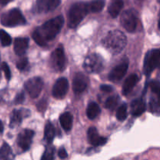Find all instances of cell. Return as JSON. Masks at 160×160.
Instances as JSON below:
<instances>
[{
    "label": "cell",
    "mask_w": 160,
    "mask_h": 160,
    "mask_svg": "<svg viewBox=\"0 0 160 160\" xmlns=\"http://www.w3.org/2000/svg\"><path fill=\"white\" fill-rule=\"evenodd\" d=\"M104 62L101 56L92 54L88 56L84 62V68L88 73H100L103 70Z\"/></svg>",
    "instance_id": "8992f818"
},
{
    "label": "cell",
    "mask_w": 160,
    "mask_h": 160,
    "mask_svg": "<svg viewBox=\"0 0 160 160\" xmlns=\"http://www.w3.org/2000/svg\"><path fill=\"white\" fill-rule=\"evenodd\" d=\"M34 132L31 130H23L17 137V145L23 151H28L32 144Z\"/></svg>",
    "instance_id": "9c48e42d"
},
{
    "label": "cell",
    "mask_w": 160,
    "mask_h": 160,
    "mask_svg": "<svg viewBox=\"0 0 160 160\" xmlns=\"http://www.w3.org/2000/svg\"><path fill=\"white\" fill-rule=\"evenodd\" d=\"M138 81V77L137 75H130V76L127 78L126 81H124V83H123V89H122L123 95H127L128 94H129L130 92L132 91V89L134 88Z\"/></svg>",
    "instance_id": "d6986e66"
},
{
    "label": "cell",
    "mask_w": 160,
    "mask_h": 160,
    "mask_svg": "<svg viewBox=\"0 0 160 160\" xmlns=\"http://www.w3.org/2000/svg\"><path fill=\"white\" fill-rule=\"evenodd\" d=\"M160 67V49H152L146 54L144 62V72L148 75Z\"/></svg>",
    "instance_id": "5b68a950"
},
{
    "label": "cell",
    "mask_w": 160,
    "mask_h": 160,
    "mask_svg": "<svg viewBox=\"0 0 160 160\" xmlns=\"http://www.w3.org/2000/svg\"><path fill=\"white\" fill-rule=\"evenodd\" d=\"M120 23L122 26L128 31L133 32L136 30L138 25V19L135 13L132 10L124 11L120 17Z\"/></svg>",
    "instance_id": "ba28073f"
},
{
    "label": "cell",
    "mask_w": 160,
    "mask_h": 160,
    "mask_svg": "<svg viewBox=\"0 0 160 160\" xmlns=\"http://www.w3.org/2000/svg\"><path fill=\"white\" fill-rule=\"evenodd\" d=\"M43 81L41 78L35 77L29 79L24 84V88L28 95L32 98H36L39 96L43 88Z\"/></svg>",
    "instance_id": "52a82bcc"
},
{
    "label": "cell",
    "mask_w": 160,
    "mask_h": 160,
    "mask_svg": "<svg viewBox=\"0 0 160 160\" xmlns=\"http://www.w3.org/2000/svg\"><path fill=\"white\" fill-rule=\"evenodd\" d=\"M3 128H3V124H2V123L1 120H0V134L2 133Z\"/></svg>",
    "instance_id": "f35d334b"
},
{
    "label": "cell",
    "mask_w": 160,
    "mask_h": 160,
    "mask_svg": "<svg viewBox=\"0 0 160 160\" xmlns=\"http://www.w3.org/2000/svg\"><path fill=\"white\" fill-rule=\"evenodd\" d=\"M64 23V19L62 16H58L45 22L38 31L42 35L45 42L52 40L59 33Z\"/></svg>",
    "instance_id": "7a4b0ae2"
},
{
    "label": "cell",
    "mask_w": 160,
    "mask_h": 160,
    "mask_svg": "<svg viewBox=\"0 0 160 160\" xmlns=\"http://www.w3.org/2000/svg\"><path fill=\"white\" fill-rule=\"evenodd\" d=\"M0 22L3 26L11 28L24 24L26 20L18 9H12L2 14Z\"/></svg>",
    "instance_id": "277c9868"
},
{
    "label": "cell",
    "mask_w": 160,
    "mask_h": 160,
    "mask_svg": "<svg viewBox=\"0 0 160 160\" xmlns=\"http://www.w3.org/2000/svg\"><path fill=\"white\" fill-rule=\"evenodd\" d=\"M56 136V130L51 123L48 122L45 128V139L48 143H51Z\"/></svg>",
    "instance_id": "cb8c5ba5"
},
{
    "label": "cell",
    "mask_w": 160,
    "mask_h": 160,
    "mask_svg": "<svg viewBox=\"0 0 160 160\" xmlns=\"http://www.w3.org/2000/svg\"><path fill=\"white\" fill-rule=\"evenodd\" d=\"M60 2L61 0H37L36 6L38 12H46L56 9Z\"/></svg>",
    "instance_id": "4fadbf2b"
},
{
    "label": "cell",
    "mask_w": 160,
    "mask_h": 160,
    "mask_svg": "<svg viewBox=\"0 0 160 160\" xmlns=\"http://www.w3.org/2000/svg\"><path fill=\"white\" fill-rule=\"evenodd\" d=\"M128 117V107L126 105H122L117 111V118L120 121H123Z\"/></svg>",
    "instance_id": "83f0119b"
},
{
    "label": "cell",
    "mask_w": 160,
    "mask_h": 160,
    "mask_svg": "<svg viewBox=\"0 0 160 160\" xmlns=\"http://www.w3.org/2000/svg\"><path fill=\"white\" fill-rule=\"evenodd\" d=\"M158 2L160 3V0H158Z\"/></svg>",
    "instance_id": "60d3db41"
},
{
    "label": "cell",
    "mask_w": 160,
    "mask_h": 160,
    "mask_svg": "<svg viewBox=\"0 0 160 160\" xmlns=\"http://www.w3.org/2000/svg\"><path fill=\"white\" fill-rule=\"evenodd\" d=\"M87 78L83 73H78L73 78V89L76 93L83 92L87 88Z\"/></svg>",
    "instance_id": "9a60e30c"
},
{
    "label": "cell",
    "mask_w": 160,
    "mask_h": 160,
    "mask_svg": "<svg viewBox=\"0 0 160 160\" xmlns=\"http://www.w3.org/2000/svg\"><path fill=\"white\" fill-rule=\"evenodd\" d=\"M89 11L93 12H100L103 9L105 6L104 0H92L89 3H88Z\"/></svg>",
    "instance_id": "d4e9b609"
},
{
    "label": "cell",
    "mask_w": 160,
    "mask_h": 160,
    "mask_svg": "<svg viewBox=\"0 0 160 160\" xmlns=\"http://www.w3.org/2000/svg\"><path fill=\"white\" fill-rule=\"evenodd\" d=\"M21 112L20 110H13L10 117V121H9V127L11 128H14L18 127L22 121Z\"/></svg>",
    "instance_id": "603a6c76"
},
{
    "label": "cell",
    "mask_w": 160,
    "mask_h": 160,
    "mask_svg": "<svg viewBox=\"0 0 160 160\" xmlns=\"http://www.w3.org/2000/svg\"><path fill=\"white\" fill-rule=\"evenodd\" d=\"M52 62L53 66L57 70H62L64 69L66 63V57L65 53H64L63 48L62 46H59L52 56Z\"/></svg>",
    "instance_id": "8fae6325"
},
{
    "label": "cell",
    "mask_w": 160,
    "mask_h": 160,
    "mask_svg": "<svg viewBox=\"0 0 160 160\" xmlns=\"http://www.w3.org/2000/svg\"><path fill=\"white\" fill-rule=\"evenodd\" d=\"M29 40L26 38H18L14 42V52L17 56H23L26 52Z\"/></svg>",
    "instance_id": "2e32d148"
},
{
    "label": "cell",
    "mask_w": 160,
    "mask_h": 160,
    "mask_svg": "<svg viewBox=\"0 0 160 160\" xmlns=\"http://www.w3.org/2000/svg\"><path fill=\"white\" fill-rule=\"evenodd\" d=\"M100 90L103 92H107V93H109V92H112V88L111 87L110 85H106V84H102V85H101V87H100Z\"/></svg>",
    "instance_id": "d590c367"
},
{
    "label": "cell",
    "mask_w": 160,
    "mask_h": 160,
    "mask_svg": "<svg viewBox=\"0 0 160 160\" xmlns=\"http://www.w3.org/2000/svg\"><path fill=\"white\" fill-rule=\"evenodd\" d=\"M23 101H24V95L21 92V93L18 94L17 95V97L15 98V102L17 104H19V103H22Z\"/></svg>",
    "instance_id": "e575fe53"
},
{
    "label": "cell",
    "mask_w": 160,
    "mask_h": 160,
    "mask_svg": "<svg viewBox=\"0 0 160 160\" xmlns=\"http://www.w3.org/2000/svg\"><path fill=\"white\" fill-rule=\"evenodd\" d=\"M88 142L94 147H98L104 145L107 142V139L104 137H102L98 134L96 128L92 127L88 131Z\"/></svg>",
    "instance_id": "7c38bea8"
},
{
    "label": "cell",
    "mask_w": 160,
    "mask_h": 160,
    "mask_svg": "<svg viewBox=\"0 0 160 160\" xmlns=\"http://www.w3.org/2000/svg\"><path fill=\"white\" fill-rule=\"evenodd\" d=\"M102 44L112 54L120 53L125 48L127 38L123 32L120 31H110L102 41Z\"/></svg>",
    "instance_id": "6da1fadb"
},
{
    "label": "cell",
    "mask_w": 160,
    "mask_h": 160,
    "mask_svg": "<svg viewBox=\"0 0 160 160\" xmlns=\"http://www.w3.org/2000/svg\"><path fill=\"white\" fill-rule=\"evenodd\" d=\"M123 6V0H112L111 2L109 3V6L108 7V12L109 15L115 18L120 14V11L122 10Z\"/></svg>",
    "instance_id": "ac0fdd59"
},
{
    "label": "cell",
    "mask_w": 160,
    "mask_h": 160,
    "mask_svg": "<svg viewBox=\"0 0 160 160\" xmlns=\"http://www.w3.org/2000/svg\"><path fill=\"white\" fill-rule=\"evenodd\" d=\"M61 127L65 131H70L73 125V116L70 112H64L59 118Z\"/></svg>",
    "instance_id": "ffe728a7"
},
{
    "label": "cell",
    "mask_w": 160,
    "mask_h": 160,
    "mask_svg": "<svg viewBox=\"0 0 160 160\" xmlns=\"http://www.w3.org/2000/svg\"><path fill=\"white\" fill-rule=\"evenodd\" d=\"M46 105H47L46 102L44 101V100H42V101H41L37 105V107H38V110H40V111L45 110V108H46Z\"/></svg>",
    "instance_id": "8d00e7d4"
},
{
    "label": "cell",
    "mask_w": 160,
    "mask_h": 160,
    "mask_svg": "<svg viewBox=\"0 0 160 160\" xmlns=\"http://www.w3.org/2000/svg\"><path fill=\"white\" fill-rule=\"evenodd\" d=\"M88 12V3L77 2L73 4L68 12V26L70 28H76Z\"/></svg>",
    "instance_id": "3957f363"
},
{
    "label": "cell",
    "mask_w": 160,
    "mask_h": 160,
    "mask_svg": "<svg viewBox=\"0 0 160 160\" xmlns=\"http://www.w3.org/2000/svg\"><path fill=\"white\" fill-rule=\"evenodd\" d=\"M32 38L33 39H34V42H35L38 45H40V46H45V45H46V42H45V40H44L43 38H42V35H41L40 33L38 32V31L37 29L33 32Z\"/></svg>",
    "instance_id": "4dcf8cb0"
},
{
    "label": "cell",
    "mask_w": 160,
    "mask_h": 160,
    "mask_svg": "<svg viewBox=\"0 0 160 160\" xmlns=\"http://www.w3.org/2000/svg\"><path fill=\"white\" fill-rule=\"evenodd\" d=\"M100 114V108L96 102L89 103L87 108V116L90 120H94Z\"/></svg>",
    "instance_id": "7402d4cb"
},
{
    "label": "cell",
    "mask_w": 160,
    "mask_h": 160,
    "mask_svg": "<svg viewBox=\"0 0 160 160\" xmlns=\"http://www.w3.org/2000/svg\"><path fill=\"white\" fill-rule=\"evenodd\" d=\"M149 87L152 92L157 96L158 104L160 106V82L158 81H153L150 82Z\"/></svg>",
    "instance_id": "4316f807"
},
{
    "label": "cell",
    "mask_w": 160,
    "mask_h": 160,
    "mask_svg": "<svg viewBox=\"0 0 160 160\" xmlns=\"http://www.w3.org/2000/svg\"><path fill=\"white\" fill-rule=\"evenodd\" d=\"M28 58L23 57V58H21L20 59H19L18 62H17V67L18 70H23L26 68L27 66H28Z\"/></svg>",
    "instance_id": "1f68e13d"
},
{
    "label": "cell",
    "mask_w": 160,
    "mask_h": 160,
    "mask_svg": "<svg viewBox=\"0 0 160 160\" xmlns=\"http://www.w3.org/2000/svg\"><path fill=\"white\" fill-rule=\"evenodd\" d=\"M14 155L11 147L4 142L0 148V160H12Z\"/></svg>",
    "instance_id": "44dd1931"
},
{
    "label": "cell",
    "mask_w": 160,
    "mask_h": 160,
    "mask_svg": "<svg viewBox=\"0 0 160 160\" xmlns=\"http://www.w3.org/2000/svg\"><path fill=\"white\" fill-rule=\"evenodd\" d=\"M145 109H146V105L142 98H138L131 102V113L134 117H139L143 114L145 112Z\"/></svg>",
    "instance_id": "e0dca14e"
},
{
    "label": "cell",
    "mask_w": 160,
    "mask_h": 160,
    "mask_svg": "<svg viewBox=\"0 0 160 160\" xmlns=\"http://www.w3.org/2000/svg\"><path fill=\"white\" fill-rule=\"evenodd\" d=\"M159 28L160 29V19H159Z\"/></svg>",
    "instance_id": "ab89813d"
},
{
    "label": "cell",
    "mask_w": 160,
    "mask_h": 160,
    "mask_svg": "<svg viewBox=\"0 0 160 160\" xmlns=\"http://www.w3.org/2000/svg\"><path fill=\"white\" fill-rule=\"evenodd\" d=\"M68 88L69 83L67 78H59L53 86L52 95L56 98H62L67 95Z\"/></svg>",
    "instance_id": "30bf717a"
},
{
    "label": "cell",
    "mask_w": 160,
    "mask_h": 160,
    "mask_svg": "<svg viewBox=\"0 0 160 160\" xmlns=\"http://www.w3.org/2000/svg\"><path fill=\"white\" fill-rule=\"evenodd\" d=\"M2 71L4 72L5 73V77H6V80L7 81H9L11 78V72H10V69H9V66L6 62H3L2 65Z\"/></svg>",
    "instance_id": "d6a6232c"
},
{
    "label": "cell",
    "mask_w": 160,
    "mask_h": 160,
    "mask_svg": "<svg viewBox=\"0 0 160 160\" xmlns=\"http://www.w3.org/2000/svg\"><path fill=\"white\" fill-rule=\"evenodd\" d=\"M119 97L117 95H114V96H111L108 98L107 100L105 102V107L108 109H110L112 110L114 108L117 106V102H118Z\"/></svg>",
    "instance_id": "f1b7e54d"
},
{
    "label": "cell",
    "mask_w": 160,
    "mask_h": 160,
    "mask_svg": "<svg viewBox=\"0 0 160 160\" xmlns=\"http://www.w3.org/2000/svg\"><path fill=\"white\" fill-rule=\"evenodd\" d=\"M10 2V0H0V4L2 5V6H5L8 2Z\"/></svg>",
    "instance_id": "74e56055"
},
{
    "label": "cell",
    "mask_w": 160,
    "mask_h": 160,
    "mask_svg": "<svg viewBox=\"0 0 160 160\" xmlns=\"http://www.w3.org/2000/svg\"><path fill=\"white\" fill-rule=\"evenodd\" d=\"M128 69V62H123L120 65L117 66L112 71L110 72L109 75V79L111 81L117 82V81H120L126 74Z\"/></svg>",
    "instance_id": "5bb4252c"
},
{
    "label": "cell",
    "mask_w": 160,
    "mask_h": 160,
    "mask_svg": "<svg viewBox=\"0 0 160 160\" xmlns=\"http://www.w3.org/2000/svg\"><path fill=\"white\" fill-rule=\"evenodd\" d=\"M58 156L61 159H65L68 156V153H67V150L64 148H60L58 151Z\"/></svg>",
    "instance_id": "836d02e7"
},
{
    "label": "cell",
    "mask_w": 160,
    "mask_h": 160,
    "mask_svg": "<svg viewBox=\"0 0 160 160\" xmlns=\"http://www.w3.org/2000/svg\"><path fill=\"white\" fill-rule=\"evenodd\" d=\"M0 42L2 46H9L12 43L10 35L4 30H0Z\"/></svg>",
    "instance_id": "484cf974"
},
{
    "label": "cell",
    "mask_w": 160,
    "mask_h": 160,
    "mask_svg": "<svg viewBox=\"0 0 160 160\" xmlns=\"http://www.w3.org/2000/svg\"><path fill=\"white\" fill-rule=\"evenodd\" d=\"M42 160H55V148L54 147H48L45 149Z\"/></svg>",
    "instance_id": "f546056e"
}]
</instances>
